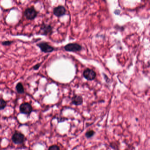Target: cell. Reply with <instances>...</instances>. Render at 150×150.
Listing matches in <instances>:
<instances>
[{
	"label": "cell",
	"mask_w": 150,
	"mask_h": 150,
	"mask_svg": "<svg viewBox=\"0 0 150 150\" xmlns=\"http://www.w3.org/2000/svg\"><path fill=\"white\" fill-rule=\"evenodd\" d=\"M38 11L34 6L28 8L24 12V15L28 20H33L35 19L38 15Z\"/></svg>",
	"instance_id": "1"
},
{
	"label": "cell",
	"mask_w": 150,
	"mask_h": 150,
	"mask_svg": "<svg viewBox=\"0 0 150 150\" xmlns=\"http://www.w3.org/2000/svg\"><path fill=\"white\" fill-rule=\"evenodd\" d=\"M53 32V28L50 24L43 23L41 26L39 34L44 36L50 35Z\"/></svg>",
	"instance_id": "2"
},
{
	"label": "cell",
	"mask_w": 150,
	"mask_h": 150,
	"mask_svg": "<svg viewBox=\"0 0 150 150\" xmlns=\"http://www.w3.org/2000/svg\"><path fill=\"white\" fill-rule=\"evenodd\" d=\"M41 51L44 53H51L54 50V48L46 42H41L37 44Z\"/></svg>",
	"instance_id": "3"
},
{
	"label": "cell",
	"mask_w": 150,
	"mask_h": 150,
	"mask_svg": "<svg viewBox=\"0 0 150 150\" xmlns=\"http://www.w3.org/2000/svg\"><path fill=\"white\" fill-rule=\"evenodd\" d=\"M12 139L13 143L20 144H23L25 141V136L20 132H16L13 134Z\"/></svg>",
	"instance_id": "4"
},
{
	"label": "cell",
	"mask_w": 150,
	"mask_h": 150,
	"mask_svg": "<svg viewBox=\"0 0 150 150\" xmlns=\"http://www.w3.org/2000/svg\"><path fill=\"white\" fill-rule=\"evenodd\" d=\"M19 110L21 113L30 114L32 111V106L28 103H24L20 105Z\"/></svg>",
	"instance_id": "5"
},
{
	"label": "cell",
	"mask_w": 150,
	"mask_h": 150,
	"mask_svg": "<svg viewBox=\"0 0 150 150\" xmlns=\"http://www.w3.org/2000/svg\"><path fill=\"white\" fill-rule=\"evenodd\" d=\"M64 49L67 51L75 52L81 50L82 47L77 43H70L66 45L64 47Z\"/></svg>",
	"instance_id": "6"
},
{
	"label": "cell",
	"mask_w": 150,
	"mask_h": 150,
	"mask_svg": "<svg viewBox=\"0 0 150 150\" xmlns=\"http://www.w3.org/2000/svg\"><path fill=\"white\" fill-rule=\"evenodd\" d=\"M83 76L88 80H93L96 77V73L93 70L88 68L84 71Z\"/></svg>",
	"instance_id": "7"
},
{
	"label": "cell",
	"mask_w": 150,
	"mask_h": 150,
	"mask_svg": "<svg viewBox=\"0 0 150 150\" xmlns=\"http://www.w3.org/2000/svg\"><path fill=\"white\" fill-rule=\"evenodd\" d=\"M66 12L65 8L61 6H58L57 7L54 8L53 11V14L58 17L65 15Z\"/></svg>",
	"instance_id": "8"
},
{
	"label": "cell",
	"mask_w": 150,
	"mask_h": 150,
	"mask_svg": "<svg viewBox=\"0 0 150 150\" xmlns=\"http://www.w3.org/2000/svg\"><path fill=\"white\" fill-rule=\"evenodd\" d=\"M83 102V97L81 96L76 95L74 96L72 99V105L75 106L81 105Z\"/></svg>",
	"instance_id": "9"
},
{
	"label": "cell",
	"mask_w": 150,
	"mask_h": 150,
	"mask_svg": "<svg viewBox=\"0 0 150 150\" xmlns=\"http://www.w3.org/2000/svg\"><path fill=\"white\" fill-rule=\"evenodd\" d=\"M16 89L17 92L19 94H24V92H25L24 86L21 82H19L17 84L16 86Z\"/></svg>",
	"instance_id": "10"
},
{
	"label": "cell",
	"mask_w": 150,
	"mask_h": 150,
	"mask_svg": "<svg viewBox=\"0 0 150 150\" xmlns=\"http://www.w3.org/2000/svg\"><path fill=\"white\" fill-rule=\"evenodd\" d=\"M96 132L93 130H89L87 131L85 133V136L88 139L92 138L95 134Z\"/></svg>",
	"instance_id": "11"
},
{
	"label": "cell",
	"mask_w": 150,
	"mask_h": 150,
	"mask_svg": "<svg viewBox=\"0 0 150 150\" xmlns=\"http://www.w3.org/2000/svg\"><path fill=\"white\" fill-rule=\"evenodd\" d=\"M7 106V102L3 99L0 98V110H3Z\"/></svg>",
	"instance_id": "12"
},
{
	"label": "cell",
	"mask_w": 150,
	"mask_h": 150,
	"mask_svg": "<svg viewBox=\"0 0 150 150\" xmlns=\"http://www.w3.org/2000/svg\"><path fill=\"white\" fill-rule=\"evenodd\" d=\"M13 42H14V41H2L1 42V45H2L7 46L11 45Z\"/></svg>",
	"instance_id": "13"
},
{
	"label": "cell",
	"mask_w": 150,
	"mask_h": 150,
	"mask_svg": "<svg viewBox=\"0 0 150 150\" xmlns=\"http://www.w3.org/2000/svg\"><path fill=\"white\" fill-rule=\"evenodd\" d=\"M48 150H61L60 147L57 145H52L49 148Z\"/></svg>",
	"instance_id": "14"
},
{
	"label": "cell",
	"mask_w": 150,
	"mask_h": 150,
	"mask_svg": "<svg viewBox=\"0 0 150 150\" xmlns=\"http://www.w3.org/2000/svg\"><path fill=\"white\" fill-rule=\"evenodd\" d=\"M41 63H37V64H36V65L33 66V70H35V71H37V70H39L40 67L41 66Z\"/></svg>",
	"instance_id": "15"
}]
</instances>
